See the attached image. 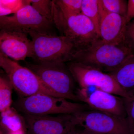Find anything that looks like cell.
<instances>
[{"mask_svg":"<svg viewBox=\"0 0 134 134\" xmlns=\"http://www.w3.org/2000/svg\"><path fill=\"white\" fill-rule=\"evenodd\" d=\"M29 35L32 43L31 58L38 63L70 62L82 49L74 39L62 35L35 32Z\"/></svg>","mask_w":134,"mask_h":134,"instance_id":"cell-1","label":"cell"},{"mask_svg":"<svg viewBox=\"0 0 134 134\" xmlns=\"http://www.w3.org/2000/svg\"><path fill=\"white\" fill-rule=\"evenodd\" d=\"M133 52L125 44H113L99 38L86 48L78 51L72 61L110 73L130 55L134 54Z\"/></svg>","mask_w":134,"mask_h":134,"instance_id":"cell-2","label":"cell"},{"mask_svg":"<svg viewBox=\"0 0 134 134\" xmlns=\"http://www.w3.org/2000/svg\"><path fill=\"white\" fill-rule=\"evenodd\" d=\"M12 104L18 112L34 115L75 114L88 107L86 104L43 94L20 97Z\"/></svg>","mask_w":134,"mask_h":134,"instance_id":"cell-3","label":"cell"},{"mask_svg":"<svg viewBox=\"0 0 134 134\" xmlns=\"http://www.w3.org/2000/svg\"><path fill=\"white\" fill-rule=\"evenodd\" d=\"M54 97L77 102L75 81L65 63H44L29 65Z\"/></svg>","mask_w":134,"mask_h":134,"instance_id":"cell-4","label":"cell"},{"mask_svg":"<svg viewBox=\"0 0 134 134\" xmlns=\"http://www.w3.org/2000/svg\"><path fill=\"white\" fill-rule=\"evenodd\" d=\"M66 66L80 88H93L123 98L134 97V92L125 91L111 75L101 70L74 61L67 63Z\"/></svg>","mask_w":134,"mask_h":134,"instance_id":"cell-5","label":"cell"},{"mask_svg":"<svg viewBox=\"0 0 134 134\" xmlns=\"http://www.w3.org/2000/svg\"><path fill=\"white\" fill-rule=\"evenodd\" d=\"M53 24L62 36L74 39L81 48H86L100 38L91 21L82 14L66 16L52 1Z\"/></svg>","mask_w":134,"mask_h":134,"instance_id":"cell-6","label":"cell"},{"mask_svg":"<svg viewBox=\"0 0 134 134\" xmlns=\"http://www.w3.org/2000/svg\"><path fill=\"white\" fill-rule=\"evenodd\" d=\"M1 68L7 74L13 88L20 97L38 94L54 97L38 77L29 68L21 66L4 55Z\"/></svg>","mask_w":134,"mask_h":134,"instance_id":"cell-7","label":"cell"},{"mask_svg":"<svg viewBox=\"0 0 134 134\" xmlns=\"http://www.w3.org/2000/svg\"><path fill=\"white\" fill-rule=\"evenodd\" d=\"M74 114L75 123L96 134H129L126 119L97 110Z\"/></svg>","mask_w":134,"mask_h":134,"instance_id":"cell-8","label":"cell"},{"mask_svg":"<svg viewBox=\"0 0 134 134\" xmlns=\"http://www.w3.org/2000/svg\"><path fill=\"white\" fill-rule=\"evenodd\" d=\"M53 24L44 18L30 4L20 9L12 15L0 17V30L15 31L27 34L31 32L52 34Z\"/></svg>","mask_w":134,"mask_h":134,"instance_id":"cell-9","label":"cell"},{"mask_svg":"<svg viewBox=\"0 0 134 134\" xmlns=\"http://www.w3.org/2000/svg\"><path fill=\"white\" fill-rule=\"evenodd\" d=\"M22 115L26 134H68L76 126L74 114Z\"/></svg>","mask_w":134,"mask_h":134,"instance_id":"cell-10","label":"cell"},{"mask_svg":"<svg viewBox=\"0 0 134 134\" xmlns=\"http://www.w3.org/2000/svg\"><path fill=\"white\" fill-rule=\"evenodd\" d=\"M76 94L79 101L94 110L126 119L122 98L96 89H77Z\"/></svg>","mask_w":134,"mask_h":134,"instance_id":"cell-11","label":"cell"},{"mask_svg":"<svg viewBox=\"0 0 134 134\" xmlns=\"http://www.w3.org/2000/svg\"><path fill=\"white\" fill-rule=\"evenodd\" d=\"M0 52L14 61L32 58V43L27 34L9 30H0Z\"/></svg>","mask_w":134,"mask_h":134,"instance_id":"cell-12","label":"cell"},{"mask_svg":"<svg viewBox=\"0 0 134 134\" xmlns=\"http://www.w3.org/2000/svg\"><path fill=\"white\" fill-rule=\"evenodd\" d=\"M127 24L125 17L108 12L100 20V38L113 44H125L124 35Z\"/></svg>","mask_w":134,"mask_h":134,"instance_id":"cell-13","label":"cell"},{"mask_svg":"<svg viewBox=\"0 0 134 134\" xmlns=\"http://www.w3.org/2000/svg\"><path fill=\"white\" fill-rule=\"evenodd\" d=\"M109 74L125 91L129 92H134V54L130 55Z\"/></svg>","mask_w":134,"mask_h":134,"instance_id":"cell-14","label":"cell"},{"mask_svg":"<svg viewBox=\"0 0 134 134\" xmlns=\"http://www.w3.org/2000/svg\"><path fill=\"white\" fill-rule=\"evenodd\" d=\"M0 129L6 133L26 134L23 115L12 107L0 113Z\"/></svg>","mask_w":134,"mask_h":134,"instance_id":"cell-15","label":"cell"},{"mask_svg":"<svg viewBox=\"0 0 134 134\" xmlns=\"http://www.w3.org/2000/svg\"><path fill=\"white\" fill-rule=\"evenodd\" d=\"M81 13L91 21L94 25L97 34L100 38V19L98 0H82Z\"/></svg>","mask_w":134,"mask_h":134,"instance_id":"cell-16","label":"cell"},{"mask_svg":"<svg viewBox=\"0 0 134 134\" xmlns=\"http://www.w3.org/2000/svg\"><path fill=\"white\" fill-rule=\"evenodd\" d=\"M13 89L8 77L0 76V113L11 107Z\"/></svg>","mask_w":134,"mask_h":134,"instance_id":"cell-17","label":"cell"},{"mask_svg":"<svg viewBox=\"0 0 134 134\" xmlns=\"http://www.w3.org/2000/svg\"><path fill=\"white\" fill-rule=\"evenodd\" d=\"M82 0H55V4L64 15H76L81 14Z\"/></svg>","mask_w":134,"mask_h":134,"instance_id":"cell-18","label":"cell"},{"mask_svg":"<svg viewBox=\"0 0 134 134\" xmlns=\"http://www.w3.org/2000/svg\"><path fill=\"white\" fill-rule=\"evenodd\" d=\"M30 2L32 7L38 14L53 24L52 1L30 0Z\"/></svg>","mask_w":134,"mask_h":134,"instance_id":"cell-19","label":"cell"},{"mask_svg":"<svg viewBox=\"0 0 134 134\" xmlns=\"http://www.w3.org/2000/svg\"><path fill=\"white\" fill-rule=\"evenodd\" d=\"M104 7L109 12L126 16L127 2L125 0H101Z\"/></svg>","mask_w":134,"mask_h":134,"instance_id":"cell-20","label":"cell"},{"mask_svg":"<svg viewBox=\"0 0 134 134\" xmlns=\"http://www.w3.org/2000/svg\"><path fill=\"white\" fill-rule=\"evenodd\" d=\"M129 134H134V97L123 98Z\"/></svg>","mask_w":134,"mask_h":134,"instance_id":"cell-21","label":"cell"},{"mask_svg":"<svg viewBox=\"0 0 134 134\" xmlns=\"http://www.w3.org/2000/svg\"><path fill=\"white\" fill-rule=\"evenodd\" d=\"M124 44L134 51V22L133 20L127 24L124 35Z\"/></svg>","mask_w":134,"mask_h":134,"instance_id":"cell-22","label":"cell"},{"mask_svg":"<svg viewBox=\"0 0 134 134\" xmlns=\"http://www.w3.org/2000/svg\"><path fill=\"white\" fill-rule=\"evenodd\" d=\"M134 17V1L129 0L127 4L126 13L125 16L127 23L130 22Z\"/></svg>","mask_w":134,"mask_h":134,"instance_id":"cell-23","label":"cell"},{"mask_svg":"<svg viewBox=\"0 0 134 134\" xmlns=\"http://www.w3.org/2000/svg\"><path fill=\"white\" fill-rule=\"evenodd\" d=\"M81 127L79 128L78 126H76L73 128L68 134H96L86 129Z\"/></svg>","mask_w":134,"mask_h":134,"instance_id":"cell-24","label":"cell"},{"mask_svg":"<svg viewBox=\"0 0 134 134\" xmlns=\"http://www.w3.org/2000/svg\"><path fill=\"white\" fill-rule=\"evenodd\" d=\"M11 14H13V13L5 7L0 0V17L8 16Z\"/></svg>","mask_w":134,"mask_h":134,"instance_id":"cell-25","label":"cell"},{"mask_svg":"<svg viewBox=\"0 0 134 134\" xmlns=\"http://www.w3.org/2000/svg\"><path fill=\"white\" fill-rule=\"evenodd\" d=\"M3 56H4V55H3L2 53L0 52V68H1V66Z\"/></svg>","mask_w":134,"mask_h":134,"instance_id":"cell-26","label":"cell"},{"mask_svg":"<svg viewBox=\"0 0 134 134\" xmlns=\"http://www.w3.org/2000/svg\"><path fill=\"white\" fill-rule=\"evenodd\" d=\"M0 134H8V133H4L3 132H2L1 129H0Z\"/></svg>","mask_w":134,"mask_h":134,"instance_id":"cell-27","label":"cell"},{"mask_svg":"<svg viewBox=\"0 0 134 134\" xmlns=\"http://www.w3.org/2000/svg\"><path fill=\"white\" fill-rule=\"evenodd\" d=\"M25 134V133H19L16 134Z\"/></svg>","mask_w":134,"mask_h":134,"instance_id":"cell-28","label":"cell"}]
</instances>
